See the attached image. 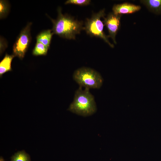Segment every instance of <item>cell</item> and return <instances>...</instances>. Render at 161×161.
<instances>
[{
    "label": "cell",
    "instance_id": "cell-1",
    "mask_svg": "<svg viewBox=\"0 0 161 161\" xmlns=\"http://www.w3.org/2000/svg\"><path fill=\"white\" fill-rule=\"evenodd\" d=\"M57 11L58 16L56 20L50 18L53 24L52 30L53 33L64 38L75 39L76 35L84 29L83 23L68 15L63 14L60 7Z\"/></svg>",
    "mask_w": 161,
    "mask_h": 161
},
{
    "label": "cell",
    "instance_id": "cell-2",
    "mask_svg": "<svg viewBox=\"0 0 161 161\" xmlns=\"http://www.w3.org/2000/svg\"><path fill=\"white\" fill-rule=\"evenodd\" d=\"M89 89H82L80 86L76 91L73 100L68 110L78 115L84 117L89 116L94 114L97 108L94 96Z\"/></svg>",
    "mask_w": 161,
    "mask_h": 161
},
{
    "label": "cell",
    "instance_id": "cell-3",
    "mask_svg": "<svg viewBox=\"0 0 161 161\" xmlns=\"http://www.w3.org/2000/svg\"><path fill=\"white\" fill-rule=\"evenodd\" d=\"M73 78L80 86L89 89H99L103 82V78L99 72L86 67H82L75 71Z\"/></svg>",
    "mask_w": 161,
    "mask_h": 161
},
{
    "label": "cell",
    "instance_id": "cell-4",
    "mask_svg": "<svg viewBox=\"0 0 161 161\" xmlns=\"http://www.w3.org/2000/svg\"><path fill=\"white\" fill-rule=\"evenodd\" d=\"M105 15V10L103 9L94 14L90 18H87L84 30L88 34L102 39L111 47L113 48L114 45L110 42L108 35H106L103 31L104 25L100 18Z\"/></svg>",
    "mask_w": 161,
    "mask_h": 161
},
{
    "label": "cell",
    "instance_id": "cell-5",
    "mask_svg": "<svg viewBox=\"0 0 161 161\" xmlns=\"http://www.w3.org/2000/svg\"><path fill=\"white\" fill-rule=\"evenodd\" d=\"M32 23H28L21 30L13 47V55L22 60L24 58L30 43V34Z\"/></svg>",
    "mask_w": 161,
    "mask_h": 161
},
{
    "label": "cell",
    "instance_id": "cell-6",
    "mask_svg": "<svg viewBox=\"0 0 161 161\" xmlns=\"http://www.w3.org/2000/svg\"><path fill=\"white\" fill-rule=\"evenodd\" d=\"M121 15H116L113 13H109L106 17H104L103 22L108 31L109 37H111L114 43L117 44L115 37L120 26Z\"/></svg>",
    "mask_w": 161,
    "mask_h": 161
},
{
    "label": "cell",
    "instance_id": "cell-7",
    "mask_svg": "<svg viewBox=\"0 0 161 161\" xmlns=\"http://www.w3.org/2000/svg\"><path fill=\"white\" fill-rule=\"evenodd\" d=\"M141 8L139 5L125 2L114 4L112 7L113 13L116 15L131 14L139 10Z\"/></svg>",
    "mask_w": 161,
    "mask_h": 161
},
{
    "label": "cell",
    "instance_id": "cell-8",
    "mask_svg": "<svg viewBox=\"0 0 161 161\" xmlns=\"http://www.w3.org/2000/svg\"><path fill=\"white\" fill-rule=\"evenodd\" d=\"M52 30H47L40 33L36 37L37 42H40L49 48L52 36Z\"/></svg>",
    "mask_w": 161,
    "mask_h": 161
},
{
    "label": "cell",
    "instance_id": "cell-9",
    "mask_svg": "<svg viewBox=\"0 0 161 161\" xmlns=\"http://www.w3.org/2000/svg\"><path fill=\"white\" fill-rule=\"evenodd\" d=\"M15 56L13 55H9L6 54L0 63V76L6 72L12 70L11 63Z\"/></svg>",
    "mask_w": 161,
    "mask_h": 161
},
{
    "label": "cell",
    "instance_id": "cell-10",
    "mask_svg": "<svg viewBox=\"0 0 161 161\" xmlns=\"http://www.w3.org/2000/svg\"><path fill=\"white\" fill-rule=\"evenodd\" d=\"M140 1L150 11L157 14L161 13V0H143Z\"/></svg>",
    "mask_w": 161,
    "mask_h": 161
},
{
    "label": "cell",
    "instance_id": "cell-11",
    "mask_svg": "<svg viewBox=\"0 0 161 161\" xmlns=\"http://www.w3.org/2000/svg\"><path fill=\"white\" fill-rule=\"evenodd\" d=\"M10 161H31L29 154L24 150L18 151L11 157Z\"/></svg>",
    "mask_w": 161,
    "mask_h": 161
},
{
    "label": "cell",
    "instance_id": "cell-12",
    "mask_svg": "<svg viewBox=\"0 0 161 161\" xmlns=\"http://www.w3.org/2000/svg\"><path fill=\"white\" fill-rule=\"evenodd\" d=\"M48 48L42 44L36 42L33 49L32 54L35 56L46 55L47 54Z\"/></svg>",
    "mask_w": 161,
    "mask_h": 161
},
{
    "label": "cell",
    "instance_id": "cell-13",
    "mask_svg": "<svg viewBox=\"0 0 161 161\" xmlns=\"http://www.w3.org/2000/svg\"><path fill=\"white\" fill-rule=\"evenodd\" d=\"M10 6L7 1L6 0L0 1V18H5L8 14Z\"/></svg>",
    "mask_w": 161,
    "mask_h": 161
},
{
    "label": "cell",
    "instance_id": "cell-14",
    "mask_svg": "<svg viewBox=\"0 0 161 161\" xmlns=\"http://www.w3.org/2000/svg\"><path fill=\"white\" fill-rule=\"evenodd\" d=\"M89 0H68L65 2V4H72L80 6L86 5L90 4Z\"/></svg>",
    "mask_w": 161,
    "mask_h": 161
},
{
    "label": "cell",
    "instance_id": "cell-15",
    "mask_svg": "<svg viewBox=\"0 0 161 161\" xmlns=\"http://www.w3.org/2000/svg\"><path fill=\"white\" fill-rule=\"evenodd\" d=\"M0 161H4V159L2 156L0 157Z\"/></svg>",
    "mask_w": 161,
    "mask_h": 161
}]
</instances>
